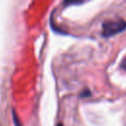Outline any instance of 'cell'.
<instances>
[{
  "label": "cell",
  "instance_id": "cell-1",
  "mask_svg": "<svg viewBox=\"0 0 126 126\" xmlns=\"http://www.w3.org/2000/svg\"><path fill=\"white\" fill-rule=\"evenodd\" d=\"M126 29V21L120 18L107 20L102 24V36L110 37Z\"/></svg>",
  "mask_w": 126,
  "mask_h": 126
},
{
  "label": "cell",
  "instance_id": "cell-2",
  "mask_svg": "<svg viewBox=\"0 0 126 126\" xmlns=\"http://www.w3.org/2000/svg\"><path fill=\"white\" fill-rule=\"evenodd\" d=\"M57 126H63V125H62L61 123H58V124H57Z\"/></svg>",
  "mask_w": 126,
  "mask_h": 126
}]
</instances>
